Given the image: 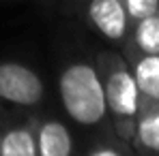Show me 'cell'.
Returning a JSON list of instances; mask_svg holds the SVG:
<instances>
[{
  "mask_svg": "<svg viewBox=\"0 0 159 156\" xmlns=\"http://www.w3.org/2000/svg\"><path fill=\"white\" fill-rule=\"evenodd\" d=\"M58 96L65 113L84 129L110 126L99 71L88 60H71L58 77Z\"/></svg>",
  "mask_w": 159,
  "mask_h": 156,
  "instance_id": "6da1fadb",
  "label": "cell"
},
{
  "mask_svg": "<svg viewBox=\"0 0 159 156\" xmlns=\"http://www.w3.org/2000/svg\"><path fill=\"white\" fill-rule=\"evenodd\" d=\"M95 66L99 71L101 86H103L112 135H116L120 141L131 143L135 120H138V107H140L138 86H135L131 69L125 56L114 49L97 53Z\"/></svg>",
  "mask_w": 159,
  "mask_h": 156,
  "instance_id": "7a4b0ae2",
  "label": "cell"
},
{
  "mask_svg": "<svg viewBox=\"0 0 159 156\" xmlns=\"http://www.w3.org/2000/svg\"><path fill=\"white\" fill-rule=\"evenodd\" d=\"M45 96V83L37 71L22 62H0V99L17 107H37Z\"/></svg>",
  "mask_w": 159,
  "mask_h": 156,
  "instance_id": "3957f363",
  "label": "cell"
},
{
  "mask_svg": "<svg viewBox=\"0 0 159 156\" xmlns=\"http://www.w3.org/2000/svg\"><path fill=\"white\" fill-rule=\"evenodd\" d=\"M86 24L93 28L103 41H107L114 47H123L131 22L120 0H88L84 6Z\"/></svg>",
  "mask_w": 159,
  "mask_h": 156,
  "instance_id": "277c9868",
  "label": "cell"
},
{
  "mask_svg": "<svg viewBox=\"0 0 159 156\" xmlns=\"http://www.w3.org/2000/svg\"><path fill=\"white\" fill-rule=\"evenodd\" d=\"M34 137H37V156H78L73 133L56 116L37 118Z\"/></svg>",
  "mask_w": 159,
  "mask_h": 156,
  "instance_id": "5b68a950",
  "label": "cell"
},
{
  "mask_svg": "<svg viewBox=\"0 0 159 156\" xmlns=\"http://www.w3.org/2000/svg\"><path fill=\"white\" fill-rule=\"evenodd\" d=\"M123 56L129 64L138 86L140 107H159V56H146L123 49Z\"/></svg>",
  "mask_w": 159,
  "mask_h": 156,
  "instance_id": "8992f818",
  "label": "cell"
},
{
  "mask_svg": "<svg viewBox=\"0 0 159 156\" xmlns=\"http://www.w3.org/2000/svg\"><path fill=\"white\" fill-rule=\"evenodd\" d=\"M131 148L138 156H159V107L138 109Z\"/></svg>",
  "mask_w": 159,
  "mask_h": 156,
  "instance_id": "52a82bcc",
  "label": "cell"
},
{
  "mask_svg": "<svg viewBox=\"0 0 159 156\" xmlns=\"http://www.w3.org/2000/svg\"><path fill=\"white\" fill-rule=\"evenodd\" d=\"M37 118L15 122L2 129V156H37L34 137Z\"/></svg>",
  "mask_w": 159,
  "mask_h": 156,
  "instance_id": "ba28073f",
  "label": "cell"
},
{
  "mask_svg": "<svg viewBox=\"0 0 159 156\" xmlns=\"http://www.w3.org/2000/svg\"><path fill=\"white\" fill-rule=\"evenodd\" d=\"M120 49L146 53V56H159V15H148L140 22L131 24L129 36Z\"/></svg>",
  "mask_w": 159,
  "mask_h": 156,
  "instance_id": "9c48e42d",
  "label": "cell"
},
{
  "mask_svg": "<svg viewBox=\"0 0 159 156\" xmlns=\"http://www.w3.org/2000/svg\"><path fill=\"white\" fill-rule=\"evenodd\" d=\"M78 156H138V154L133 152L131 143L120 141L114 135V137H103V139L88 143L82 152H78Z\"/></svg>",
  "mask_w": 159,
  "mask_h": 156,
  "instance_id": "30bf717a",
  "label": "cell"
},
{
  "mask_svg": "<svg viewBox=\"0 0 159 156\" xmlns=\"http://www.w3.org/2000/svg\"><path fill=\"white\" fill-rule=\"evenodd\" d=\"M127 15H129V22L135 24L148 15H155L159 9V0H120Z\"/></svg>",
  "mask_w": 159,
  "mask_h": 156,
  "instance_id": "8fae6325",
  "label": "cell"
},
{
  "mask_svg": "<svg viewBox=\"0 0 159 156\" xmlns=\"http://www.w3.org/2000/svg\"><path fill=\"white\" fill-rule=\"evenodd\" d=\"M2 129L4 126H0V156H2Z\"/></svg>",
  "mask_w": 159,
  "mask_h": 156,
  "instance_id": "7c38bea8",
  "label": "cell"
},
{
  "mask_svg": "<svg viewBox=\"0 0 159 156\" xmlns=\"http://www.w3.org/2000/svg\"><path fill=\"white\" fill-rule=\"evenodd\" d=\"M0 116H2V105H0Z\"/></svg>",
  "mask_w": 159,
  "mask_h": 156,
  "instance_id": "4fadbf2b",
  "label": "cell"
},
{
  "mask_svg": "<svg viewBox=\"0 0 159 156\" xmlns=\"http://www.w3.org/2000/svg\"><path fill=\"white\" fill-rule=\"evenodd\" d=\"M157 15H159V9H157Z\"/></svg>",
  "mask_w": 159,
  "mask_h": 156,
  "instance_id": "5bb4252c",
  "label": "cell"
}]
</instances>
